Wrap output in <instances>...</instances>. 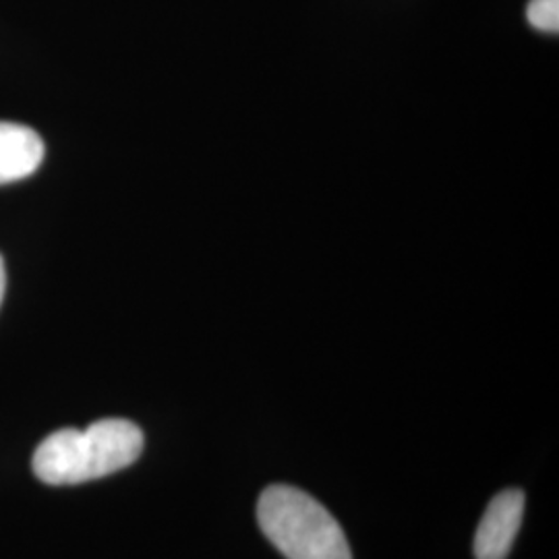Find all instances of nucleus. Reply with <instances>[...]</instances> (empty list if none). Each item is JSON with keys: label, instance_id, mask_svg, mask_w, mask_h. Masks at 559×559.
Segmentation results:
<instances>
[{"label": "nucleus", "instance_id": "f257e3e1", "mask_svg": "<svg viewBox=\"0 0 559 559\" xmlns=\"http://www.w3.org/2000/svg\"><path fill=\"white\" fill-rule=\"evenodd\" d=\"M143 452V433L131 420L104 419L87 429H60L41 441L32 460L48 485H80L131 466Z\"/></svg>", "mask_w": 559, "mask_h": 559}, {"label": "nucleus", "instance_id": "f03ea898", "mask_svg": "<svg viewBox=\"0 0 559 559\" xmlns=\"http://www.w3.org/2000/svg\"><path fill=\"white\" fill-rule=\"evenodd\" d=\"M258 520L263 535L286 559H353L336 519L297 487H267L258 501Z\"/></svg>", "mask_w": 559, "mask_h": 559}, {"label": "nucleus", "instance_id": "7ed1b4c3", "mask_svg": "<svg viewBox=\"0 0 559 559\" xmlns=\"http://www.w3.org/2000/svg\"><path fill=\"white\" fill-rule=\"evenodd\" d=\"M524 493L508 489L487 506L475 535V558L506 559L512 551L524 514Z\"/></svg>", "mask_w": 559, "mask_h": 559}, {"label": "nucleus", "instance_id": "423d86ee", "mask_svg": "<svg viewBox=\"0 0 559 559\" xmlns=\"http://www.w3.org/2000/svg\"><path fill=\"white\" fill-rule=\"evenodd\" d=\"M4 288H7V272H4V261L0 258V305L4 299Z\"/></svg>", "mask_w": 559, "mask_h": 559}, {"label": "nucleus", "instance_id": "39448f33", "mask_svg": "<svg viewBox=\"0 0 559 559\" xmlns=\"http://www.w3.org/2000/svg\"><path fill=\"white\" fill-rule=\"evenodd\" d=\"M526 17L531 21V25L540 32L558 34L559 0H531L526 7Z\"/></svg>", "mask_w": 559, "mask_h": 559}, {"label": "nucleus", "instance_id": "20e7f679", "mask_svg": "<svg viewBox=\"0 0 559 559\" xmlns=\"http://www.w3.org/2000/svg\"><path fill=\"white\" fill-rule=\"evenodd\" d=\"M44 160L40 135L17 122H0V185L25 179Z\"/></svg>", "mask_w": 559, "mask_h": 559}]
</instances>
